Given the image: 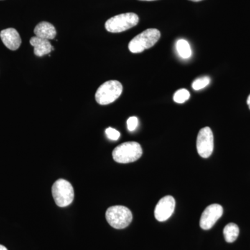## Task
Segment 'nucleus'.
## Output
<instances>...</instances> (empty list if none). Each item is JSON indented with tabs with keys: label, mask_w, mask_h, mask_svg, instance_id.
<instances>
[{
	"label": "nucleus",
	"mask_w": 250,
	"mask_h": 250,
	"mask_svg": "<svg viewBox=\"0 0 250 250\" xmlns=\"http://www.w3.org/2000/svg\"><path fill=\"white\" fill-rule=\"evenodd\" d=\"M214 140L211 129L208 126L202 128L199 131L197 138V149L199 155L202 158L209 157L213 153Z\"/></svg>",
	"instance_id": "nucleus-7"
},
{
	"label": "nucleus",
	"mask_w": 250,
	"mask_h": 250,
	"mask_svg": "<svg viewBox=\"0 0 250 250\" xmlns=\"http://www.w3.org/2000/svg\"><path fill=\"white\" fill-rule=\"evenodd\" d=\"M210 79L208 77H200L194 81L192 83V87L195 90H200L203 89L204 88L207 87L209 84Z\"/></svg>",
	"instance_id": "nucleus-16"
},
{
	"label": "nucleus",
	"mask_w": 250,
	"mask_h": 250,
	"mask_svg": "<svg viewBox=\"0 0 250 250\" xmlns=\"http://www.w3.org/2000/svg\"><path fill=\"white\" fill-rule=\"evenodd\" d=\"M0 38L4 45L13 51L17 50L22 42L21 36L14 28H9L1 31L0 32Z\"/></svg>",
	"instance_id": "nucleus-10"
},
{
	"label": "nucleus",
	"mask_w": 250,
	"mask_h": 250,
	"mask_svg": "<svg viewBox=\"0 0 250 250\" xmlns=\"http://www.w3.org/2000/svg\"><path fill=\"white\" fill-rule=\"evenodd\" d=\"M175 208V200L172 196L167 195L158 202L154 210V216L158 221L164 222L173 214Z\"/></svg>",
	"instance_id": "nucleus-9"
},
{
	"label": "nucleus",
	"mask_w": 250,
	"mask_h": 250,
	"mask_svg": "<svg viewBox=\"0 0 250 250\" xmlns=\"http://www.w3.org/2000/svg\"><path fill=\"white\" fill-rule=\"evenodd\" d=\"M30 44L34 47V54L37 57H41L50 53L54 48L51 45L49 41L34 36L30 39Z\"/></svg>",
	"instance_id": "nucleus-11"
},
{
	"label": "nucleus",
	"mask_w": 250,
	"mask_h": 250,
	"mask_svg": "<svg viewBox=\"0 0 250 250\" xmlns=\"http://www.w3.org/2000/svg\"><path fill=\"white\" fill-rule=\"evenodd\" d=\"M190 94L188 90L185 88L179 89L174 93L173 100L176 103L183 104L190 98Z\"/></svg>",
	"instance_id": "nucleus-15"
},
{
	"label": "nucleus",
	"mask_w": 250,
	"mask_h": 250,
	"mask_svg": "<svg viewBox=\"0 0 250 250\" xmlns=\"http://www.w3.org/2000/svg\"><path fill=\"white\" fill-rule=\"evenodd\" d=\"M141 1H155V0H141Z\"/></svg>",
	"instance_id": "nucleus-22"
},
{
	"label": "nucleus",
	"mask_w": 250,
	"mask_h": 250,
	"mask_svg": "<svg viewBox=\"0 0 250 250\" xmlns=\"http://www.w3.org/2000/svg\"><path fill=\"white\" fill-rule=\"evenodd\" d=\"M126 124H127L128 130L129 131H134L139 125V119L135 116L130 117L126 122Z\"/></svg>",
	"instance_id": "nucleus-18"
},
{
	"label": "nucleus",
	"mask_w": 250,
	"mask_h": 250,
	"mask_svg": "<svg viewBox=\"0 0 250 250\" xmlns=\"http://www.w3.org/2000/svg\"><path fill=\"white\" fill-rule=\"evenodd\" d=\"M176 49H177V53L182 59H188L191 57V47L187 41L184 40V39L177 41V43H176Z\"/></svg>",
	"instance_id": "nucleus-14"
},
{
	"label": "nucleus",
	"mask_w": 250,
	"mask_h": 250,
	"mask_svg": "<svg viewBox=\"0 0 250 250\" xmlns=\"http://www.w3.org/2000/svg\"><path fill=\"white\" fill-rule=\"evenodd\" d=\"M0 250H7V248H6V247L2 246V245H0Z\"/></svg>",
	"instance_id": "nucleus-19"
},
{
	"label": "nucleus",
	"mask_w": 250,
	"mask_h": 250,
	"mask_svg": "<svg viewBox=\"0 0 250 250\" xmlns=\"http://www.w3.org/2000/svg\"><path fill=\"white\" fill-rule=\"evenodd\" d=\"M106 136L108 139L111 140V141H117L121 137V133L118 131V130L113 129L112 127H108L105 131Z\"/></svg>",
	"instance_id": "nucleus-17"
},
{
	"label": "nucleus",
	"mask_w": 250,
	"mask_h": 250,
	"mask_svg": "<svg viewBox=\"0 0 250 250\" xmlns=\"http://www.w3.org/2000/svg\"><path fill=\"white\" fill-rule=\"evenodd\" d=\"M139 18L134 13H126L113 16L105 23V28L108 32L120 33L128 30L137 25Z\"/></svg>",
	"instance_id": "nucleus-5"
},
{
	"label": "nucleus",
	"mask_w": 250,
	"mask_h": 250,
	"mask_svg": "<svg viewBox=\"0 0 250 250\" xmlns=\"http://www.w3.org/2000/svg\"><path fill=\"white\" fill-rule=\"evenodd\" d=\"M190 1H202V0H190Z\"/></svg>",
	"instance_id": "nucleus-21"
},
{
	"label": "nucleus",
	"mask_w": 250,
	"mask_h": 250,
	"mask_svg": "<svg viewBox=\"0 0 250 250\" xmlns=\"http://www.w3.org/2000/svg\"><path fill=\"white\" fill-rule=\"evenodd\" d=\"M36 36L46 40H52L57 36V31L53 24L47 22H41L34 29Z\"/></svg>",
	"instance_id": "nucleus-12"
},
{
	"label": "nucleus",
	"mask_w": 250,
	"mask_h": 250,
	"mask_svg": "<svg viewBox=\"0 0 250 250\" xmlns=\"http://www.w3.org/2000/svg\"><path fill=\"white\" fill-rule=\"evenodd\" d=\"M106 218L112 228L122 229L129 226L132 221L133 215L131 210L124 206H113L106 212Z\"/></svg>",
	"instance_id": "nucleus-4"
},
{
	"label": "nucleus",
	"mask_w": 250,
	"mask_h": 250,
	"mask_svg": "<svg viewBox=\"0 0 250 250\" xmlns=\"http://www.w3.org/2000/svg\"><path fill=\"white\" fill-rule=\"evenodd\" d=\"M223 214V208L218 204L208 206L202 213L200 220V228L204 230H208L214 226L216 222Z\"/></svg>",
	"instance_id": "nucleus-8"
},
{
	"label": "nucleus",
	"mask_w": 250,
	"mask_h": 250,
	"mask_svg": "<svg viewBox=\"0 0 250 250\" xmlns=\"http://www.w3.org/2000/svg\"><path fill=\"white\" fill-rule=\"evenodd\" d=\"M52 196L59 207H65L73 202L75 192L70 182L65 179H58L54 182L52 188Z\"/></svg>",
	"instance_id": "nucleus-6"
},
{
	"label": "nucleus",
	"mask_w": 250,
	"mask_h": 250,
	"mask_svg": "<svg viewBox=\"0 0 250 250\" xmlns=\"http://www.w3.org/2000/svg\"><path fill=\"white\" fill-rule=\"evenodd\" d=\"M240 230L238 225L235 223H229L224 228L223 233L225 241L228 243H233L239 235Z\"/></svg>",
	"instance_id": "nucleus-13"
},
{
	"label": "nucleus",
	"mask_w": 250,
	"mask_h": 250,
	"mask_svg": "<svg viewBox=\"0 0 250 250\" xmlns=\"http://www.w3.org/2000/svg\"><path fill=\"white\" fill-rule=\"evenodd\" d=\"M160 37L161 33L158 29H148L130 41L129 51L132 53H141L155 45Z\"/></svg>",
	"instance_id": "nucleus-3"
},
{
	"label": "nucleus",
	"mask_w": 250,
	"mask_h": 250,
	"mask_svg": "<svg viewBox=\"0 0 250 250\" xmlns=\"http://www.w3.org/2000/svg\"><path fill=\"white\" fill-rule=\"evenodd\" d=\"M143 149L141 145L136 142H126L117 146L113 151V158L119 164L134 162L141 157Z\"/></svg>",
	"instance_id": "nucleus-1"
},
{
	"label": "nucleus",
	"mask_w": 250,
	"mask_h": 250,
	"mask_svg": "<svg viewBox=\"0 0 250 250\" xmlns=\"http://www.w3.org/2000/svg\"><path fill=\"white\" fill-rule=\"evenodd\" d=\"M247 103H248V106H249L250 109V95L248 97V100H247Z\"/></svg>",
	"instance_id": "nucleus-20"
},
{
	"label": "nucleus",
	"mask_w": 250,
	"mask_h": 250,
	"mask_svg": "<svg viewBox=\"0 0 250 250\" xmlns=\"http://www.w3.org/2000/svg\"><path fill=\"white\" fill-rule=\"evenodd\" d=\"M123 85L116 80L108 81L99 87L95 100L100 105H107L116 101L123 93Z\"/></svg>",
	"instance_id": "nucleus-2"
}]
</instances>
